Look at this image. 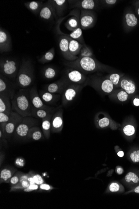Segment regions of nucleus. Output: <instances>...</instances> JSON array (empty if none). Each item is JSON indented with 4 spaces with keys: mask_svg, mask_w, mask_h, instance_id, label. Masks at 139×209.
I'll return each instance as SVG.
<instances>
[{
    "mask_svg": "<svg viewBox=\"0 0 139 209\" xmlns=\"http://www.w3.org/2000/svg\"><path fill=\"white\" fill-rule=\"evenodd\" d=\"M11 102L13 111L16 112L23 118L31 117L33 106L30 98L28 90L20 89L15 95Z\"/></svg>",
    "mask_w": 139,
    "mask_h": 209,
    "instance_id": "obj_1",
    "label": "nucleus"
},
{
    "mask_svg": "<svg viewBox=\"0 0 139 209\" xmlns=\"http://www.w3.org/2000/svg\"><path fill=\"white\" fill-rule=\"evenodd\" d=\"M33 66L29 60L22 62L17 77L18 85L22 89L29 87L34 80Z\"/></svg>",
    "mask_w": 139,
    "mask_h": 209,
    "instance_id": "obj_2",
    "label": "nucleus"
},
{
    "mask_svg": "<svg viewBox=\"0 0 139 209\" xmlns=\"http://www.w3.org/2000/svg\"><path fill=\"white\" fill-rule=\"evenodd\" d=\"M39 124V121L32 116L23 118V120L18 125L14 133L15 140L18 141L26 140L30 129Z\"/></svg>",
    "mask_w": 139,
    "mask_h": 209,
    "instance_id": "obj_3",
    "label": "nucleus"
},
{
    "mask_svg": "<svg viewBox=\"0 0 139 209\" xmlns=\"http://www.w3.org/2000/svg\"><path fill=\"white\" fill-rule=\"evenodd\" d=\"M18 62L12 58H3L0 62L1 74L9 78H14L18 73Z\"/></svg>",
    "mask_w": 139,
    "mask_h": 209,
    "instance_id": "obj_4",
    "label": "nucleus"
},
{
    "mask_svg": "<svg viewBox=\"0 0 139 209\" xmlns=\"http://www.w3.org/2000/svg\"><path fill=\"white\" fill-rule=\"evenodd\" d=\"M23 117L12 111L10 120L3 126H1V129L7 140H9L13 135L16 129L23 120Z\"/></svg>",
    "mask_w": 139,
    "mask_h": 209,
    "instance_id": "obj_5",
    "label": "nucleus"
},
{
    "mask_svg": "<svg viewBox=\"0 0 139 209\" xmlns=\"http://www.w3.org/2000/svg\"><path fill=\"white\" fill-rule=\"evenodd\" d=\"M30 98L33 107L36 109H46L53 110L56 108V107L47 105L43 103L40 97L37 89L35 87H33L29 90Z\"/></svg>",
    "mask_w": 139,
    "mask_h": 209,
    "instance_id": "obj_6",
    "label": "nucleus"
},
{
    "mask_svg": "<svg viewBox=\"0 0 139 209\" xmlns=\"http://www.w3.org/2000/svg\"><path fill=\"white\" fill-rule=\"evenodd\" d=\"M64 126L63 112L57 107L53 114L51 119V132L52 133H59L61 131Z\"/></svg>",
    "mask_w": 139,
    "mask_h": 209,
    "instance_id": "obj_7",
    "label": "nucleus"
},
{
    "mask_svg": "<svg viewBox=\"0 0 139 209\" xmlns=\"http://www.w3.org/2000/svg\"><path fill=\"white\" fill-rule=\"evenodd\" d=\"M12 41L10 35L6 31L1 28L0 29V51L8 52L12 49Z\"/></svg>",
    "mask_w": 139,
    "mask_h": 209,
    "instance_id": "obj_8",
    "label": "nucleus"
},
{
    "mask_svg": "<svg viewBox=\"0 0 139 209\" xmlns=\"http://www.w3.org/2000/svg\"><path fill=\"white\" fill-rule=\"evenodd\" d=\"M76 65L86 72H91L95 70L96 68V64L93 58L91 57H82L76 61Z\"/></svg>",
    "mask_w": 139,
    "mask_h": 209,
    "instance_id": "obj_9",
    "label": "nucleus"
},
{
    "mask_svg": "<svg viewBox=\"0 0 139 209\" xmlns=\"http://www.w3.org/2000/svg\"><path fill=\"white\" fill-rule=\"evenodd\" d=\"M39 94L43 103L50 106L56 107L57 103L60 99L59 94L52 93L45 90L40 91Z\"/></svg>",
    "mask_w": 139,
    "mask_h": 209,
    "instance_id": "obj_10",
    "label": "nucleus"
},
{
    "mask_svg": "<svg viewBox=\"0 0 139 209\" xmlns=\"http://www.w3.org/2000/svg\"><path fill=\"white\" fill-rule=\"evenodd\" d=\"M70 39L65 36H62L60 39L59 46L60 49L64 58L68 60H74L78 57L73 56L70 52L69 49Z\"/></svg>",
    "mask_w": 139,
    "mask_h": 209,
    "instance_id": "obj_11",
    "label": "nucleus"
},
{
    "mask_svg": "<svg viewBox=\"0 0 139 209\" xmlns=\"http://www.w3.org/2000/svg\"><path fill=\"white\" fill-rule=\"evenodd\" d=\"M12 99L9 95L0 93V112L10 114L12 112Z\"/></svg>",
    "mask_w": 139,
    "mask_h": 209,
    "instance_id": "obj_12",
    "label": "nucleus"
},
{
    "mask_svg": "<svg viewBox=\"0 0 139 209\" xmlns=\"http://www.w3.org/2000/svg\"><path fill=\"white\" fill-rule=\"evenodd\" d=\"M66 87L65 82L64 81L60 80L47 84L45 87L44 90L52 93L62 95Z\"/></svg>",
    "mask_w": 139,
    "mask_h": 209,
    "instance_id": "obj_13",
    "label": "nucleus"
},
{
    "mask_svg": "<svg viewBox=\"0 0 139 209\" xmlns=\"http://www.w3.org/2000/svg\"><path fill=\"white\" fill-rule=\"evenodd\" d=\"M0 93L6 94L12 100L15 95L12 85L9 83L5 77L2 74L0 76Z\"/></svg>",
    "mask_w": 139,
    "mask_h": 209,
    "instance_id": "obj_14",
    "label": "nucleus"
},
{
    "mask_svg": "<svg viewBox=\"0 0 139 209\" xmlns=\"http://www.w3.org/2000/svg\"><path fill=\"white\" fill-rule=\"evenodd\" d=\"M80 87L76 86H71L66 87L62 93V101L63 103H65L66 102H71L73 101L78 91V89Z\"/></svg>",
    "mask_w": 139,
    "mask_h": 209,
    "instance_id": "obj_15",
    "label": "nucleus"
},
{
    "mask_svg": "<svg viewBox=\"0 0 139 209\" xmlns=\"http://www.w3.org/2000/svg\"><path fill=\"white\" fill-rule=\"evenodd\" d=\"M13 167L6 166L2 169L0 173V183H9L13 176L16 172Z\"/></svg>",
    "mask_w": 139,
    "mask_h": 209,
    "instance_id": "obj_16",
    "label": "nucleus"
},
{
    "mask_svg": "<svg viewBox=\"0 0 139 209\" xmlns=\"http://www.w3.org/2000/svg\"><path fill=\"white\" fill-rule=\"evenodd\" d=\"M51 3L48 2L44 5L41 8L39 13V16L42 19L45 20H49L53 18L54 15V10Z\"/></svg>",
    "mask_w": 139,
    "mask_h": 209,
    "instance_id": "obj_17",
    "label": "nucleus"
},
{
    "mask_svg": "<svg viewBox=\"0 0 139 209\" xmlns=\"http://www.w3.org/2000/svg\"><path fill=\"white\" fill-rule=\"evenodd\" d=\"M43 132L41 128L37 126L32 127L29 131L26 140L30 141L40 140L44 138Z\"/></svg>",
    "mask_w": 139,
    "mask_h": 209,
    "instance_id": "obj_18",
    "label": "nucleus"
},
{
    "mask_svg": "<svg viewBox=\"0 0 139 209\" xmlns=\"http://www.w3.org/2000/svg\"><path fill=\"white\" fill-rule=\"evenodd\" d=\"M53 110L36 109L32 107V116L37 119H44L50 115L53 114L56 109Z\"/></svg>",
    "mask_w": 139,
    "mask_h": 209,
    "instance_id": "obj_19",
    "label": "nucleus"
},
{
    "mask_svg": "<svg viewBox=\"0 0 139 209\" xmlns=\"http://www.w3.org/2000/svg\"><path fill=\"white\" fill-rule=\"evenodd\" d=\"M53 114L42 119V129L45 138H50L51 129V119Z\"/></svg>",
    "mask_w": 139,
    "mask_h": 209,
    "instance_id": "obj_20",
    "label": "nucleus"
},
{
    "mask_svg": "<svg viewBox=\"0 0 139 209\" xmlns=\"http://www.w3.org/2000/svg\"><path fill=\"white\" fill-rule=\"evenodd\" d=\"M82 45L77 40L70 39L69 49L71 54L75 57H77V55L80 53Z\"/></svg>",
    "mask_w": 139,
    "mask_h": 209,
    "instance_id": "obj_21",
    "label": "nucleus"
},
{
    "mask_svg": "<svg viewBox=\"0 0 139 209\" xmlns=\"http://www.w3.org/2000/svg\"><path fill=\"white\" fill-rule=\"evenodd\" d=\"M68 77L70 81L75 83H81L83 82L85 78L83 74L78 70H72L68 72Z\"/></svg>",
    "mask_w": 139,
    "mask_h": 209,
    "instance_id": "obj_22",
    "label": "nucleus"
},
{
    "mask_svg": "<svg viewBox=\"0 0 139 209\" xmlns=\"http://www.w3.org/2000/svg\"><path fill=\"white\" fill-rule=\"evenodd\" d=\"M94 21V17L90 14H84L80 18V24L83 29L89 28Z\"/></svg>",
    "mask_w": 139,
    "mask_h": 209,
    "instance_id": "obj_23",
    "label": "nucleus"
},
{
    "mask_svg": "<svg viewBox=\"0 0 139 209\" xmlns=\"http://www.w3.org/2000/svg\"><path fill=\"white\" fill-rule=\"evenodd\" d=\"M26 7L34 13H37L41 11L42 7V2L32 1L25 3Z\"/></svg>",
    "mask_w": 139,
    "mask_h": 209,
    "instance_id": "obj_24",
    "label": "nucleus"
},
{
    "mask_svg": "<svg viewBox=\"0 0 139 209\" xmlns=\"http://www.w3.org/2000/svg\"><path fill=\"white\" fill-rule=\"evenodd\" d=\"M120 86L127 94H132L135 92V86L132 81L123 80L120 83Z\"/></svg>",
    "mask_w": 139,
    "mask_h": 209,
    "instance_id": "obj_25",
    "label": "nucleus"
},
{
    "mask_svg": "<svg viewBox=\"0 0 139 209\" xmlns=\"http://www.w3.org/2000/svg\"><path fill=\"white\" fill-rule=\"evenodd\" d=\"M55 55L54 48H51L47 51L38 60V61L42 64L49 62L54 59Z\"/></svg>",
    "mask_w": 139,
    "mask_h": 209,
    "instance_id": "obj_26",
    "label": "nucleus"
},
{
    "mask_svg": "<svg viewBox=\"0 0 139 209\" xmlns=\"http://www.w3.org/2000/svg\"><path fill=\"white\" fill-rule=\"evenodd\" d=\"M57 71L56 69L52 66L46 67L43 71V75L44 77L48 80H51L56 77Z\"/></svg>",
    "mask_w": 139,
    "mask_h": 209,
    "instance_id": "obj_27",
    "label": "nucleus"
},
{
    "mask_svg": "<svg viewBox=\"0 0 139 209\" xmlns=\"http://www.w3.org/2000/svg\"><path fill=\"white\" fill-rule=\"evenodd\" d=\"M30 184L27 180H24V181H22L21 182H19L18 184L11 186L10 192L24 190Z\"/></svg>",
    "mask_w": 139,
    "mask_h": 209,
    "instance_id": "obj_28",
    "label": "nucleus"
},
{
    "mask_svg": "<svg viewBox=\"0 0 139 209\" xmlns=\"http://www.w3.org/2000/svg\"><path fill=\"white\" fill-rule=\"evenodd\" d=\"M65 26L68 29L73 31L79 28V23L78 19L75 17H73L68 20Z\"/></svg>",
    "mask_w": 139,
    "mask_h": 209,
    "instance_id": "obj_29",
    "label": "nucleus"
},
{
    "mask_svg": "<svg viewBox=\"0 0 139 209\" xmlns=\"http://www.w3.org/2000/svg\"><path fill=\"white\" fill-rule=\"evenodd\" d=\"M114 84L110 80H106L103 81L101 84V89L104 92L111 93L113 90Z\"/></svg>",
    "mask_w": 139,
    "mask_h": 209,
    "instance_id": "obj_30",
    "label": "nucleus"
},
{
    "mask_svg": "<svg viewBox=\"0 0 139 209\" xmlns=\"http://www.w3.org/2000/svg\"><path fill=\"white\" fill-rule=\"evenodd\" d=\"M126 21L127 25L130 27H134L137 24V19L135 15L127 13L126 15Z\"/></svg>",
    "mask_w": 139,
    "mask_h": 209,
    "instance_id": "obj_31",
    "label": "nucleus"
},
{
    "mask_svg": "<svg viewBox=\"0 0 139 209\" xmlns=\"http://www.w3.org/2000/svg\"><path fill=\"white\" fill-rule=\"evenodd\" d=\"M82 9L86 10H92L95 6V3L93 0H83L80 3Z\"/></svg>",
    "mask_w": 139,
    "mask_h": 209,
    "instance_id": "obj_32",
    "label": "nucleus"
},
{
    "mask_svg": "<svg viewBox=\"0 0 139 209\" xmlns=\"http://www.w3.org/2000/svg\"><path fill=\"white\" fill-rule=\"evenodd\" d=\"M28 173L33 178L34 182L36 184L40 185L45 183L44 179L42 178V177L40 174H37L33 171H30V172H29Z\"/></svg>",
    "mask_w": 139,
    "mask_h": 209,
    "instance_id": "obj_33",
    "label": "nucleus"
},
{
    "mask_svg": "<svg viewBox=\"0 0 139 209\" xmlns=\"http://www.w3.org/2000/svg\"><path fill=\"white\" fill-rule=\"evenodd\" d=\"M125 179L126 182L128 183L132 182L134 183H137L139 181V179L137 176L132 172L129 173L126 175Z\"/></svg>",
    "mask_w": 139,
    "mask_h": 209,
    "instance_id": "obj_34",
    "label": "nucleus"
},
{
    "mask_svg": "<svg viewBox=\"0 0 139 209\" xmlns=\"http://www.w3.org/2000/svg\"><path fill=\"white\" fill-rule=\"evenodd\" d=\"M22 173L21 172L18 171V172H16L15 174L13 176L10 181L11 186L18 184L20 182V176H21Z\"/></svg>",
    "mask_w": 139,
    "mask_h": 209,
    "instance_id": "obj_35",
    "label": "nucleus"
},
{
    "mask_svg": "<svg viewBox=\"0 0 139 209\" xmlns=\"http://www.w3.org/2000/svg\"><path fill=\"white\" fill-rule=\"evenodd\" d=\"M82 29L80 28L79 27L71 32V34H70V36L73 39L76 40L80 39V38L82 37Z\"/></svg>",
    "mask_w": 139,
    "mask_h": 209,
    "instance_id": "obj_36",
    "label": "nucleus"
},
{
    "mask_svg": "<svg viewBox=\"0 0 139 209\" xmlns=\"http://www.w3.org/2000/svg\"><path fill=\"white\" fill-rule=\"evenodd\" d=\"M11 113L10 114H8L3 113V112H0V124H1V126H3L10 120L11 118Z\"/></svg>",
    "mask_w": 139,
    "mask_h": 209,
    "instance_id": "obj_37",
    "label": "nucleus"
},
{
    "mask_svg": "<svg viewBox=\"0 0 139 209\" xmlns=\"http://www.w3.org/2000/svg\"><path fill=\"white\" fill-rule=\"evenodd\" d=\"M123 132L127 136H131L135 132V128L132 125H127L124 127Z\"/></svg>",
    "mask_w": 139,
    "mask_h": 209,
    "instance_id": "obj_38",
    "label": "nucleus"
},
{
    "mask_svg": "<svg viewBox=\"0 0 139 209\" xmlns=\"http://www.w3.org/2000/svg\"><path fill=\"white\" fill-rule=\"evenodd\" d=\"M39 191L50 192L55 189L54 187L46 183H43L39 185Z\"/></svg>",
    "mask_w": 139,
    "mask_h": 209,
    "instance_id": "obj_39",
    "label": "nucleus"
},
{
    "mask_svg": "<svg viewBox=\"0 0 139 209\" xmlns=\"http://www.w3.org/2000/svg\"><path fill=\"white\" fill-rule=\"evenodd\" d=\"M119 79H120V76L119 74H117V73H113V74H111L110 76V78H109V80H111L113 84L115 85H117L118 84Z\"/></svg>",
    "mask_w": 139,
    "mask_h": 209,
    "instance_id": "obj_40",
    "label": "nucleus"
},
{
    "mask_svg": "<svg viewBox=\"0 0 139 209\" xmlns=\"http://www.w3.org/2000/svg\"><path fill=\"white\" fill-rule=\"evenodd\" d=\"M80 53V54H81V57H91L92 55L91 52L90 50L89 49L86 47L82 48V47Z\"/></svg>",
    "mask_w": 139,
    "mask_h": 209,
    "instance_id": "obj_41",
    "label": "nucleus"
},
{
    "mask_svg": "<svg viewBox=\"0 0 139 209\" xmlns=\"http://www.w3.org/2000/svg\"><path fill=\"white\" fill-rule=\"evenodd\" d=\"M118 99L121 102H125L127 100L128 98V95L126 91H123L119 92L118 95Z\"/></svg>",
    "mask_w": 139,
    "mask_h": 209,
    "instance_id": "obj_42",
    "label": "nucleus"
},
{
    "mask_svg": "<svg viewBox=\"0 0 139 209\" xmlns=\"http://www.w3.org/2000/svg\"><path fill=\"white\" fill-rule=\"evenodd\" d=\"M39 185L36 184L30 185L27 188L24 189V191L26 192H31L36 191L39 189Z\"/></svg>",
    "mask_w": 139,
    "mask_h": 209,
    "instance_id": "obj_43",
    "label": "nucleus"
},
{
    "mask_svg": "<svg viewBox=\"0 0 139 209\" xmlns=\"http://www.w3.org/2000/svg\"><path fill=\"white\" fill-rule=\"evenodd\" d=\"M99 125L101 128L107 127L110 124V121L107 118H104L100 119L98 122Z\"/></svg>",
    "mask_w": 139,
    "mask_h": 209,
    "instance_id": "obj_44",
    "label": "nucleus"
},
{
    "mask_svg": "<svg viewBox=\"0 0 139 209\" xmlns=\"http://www.w3.org/2000/svg\"><path fill=\"white\" fill-rule=\"evenodd\" d=\"M130 158L134 162H139V150L132 153L130 155Z\"/></svg>",
    "mask_w": 139,
    "mask_h": 209,
    "instance_id": "obj_45",
    "label": "nucleus"
},
{
    "mask_svg": "<svg viewBox=\"0 0 139 209\" xmlns=\"http://www.w3.org/2000/svg\"><path fill=\"white\" fill-rule=\"evenodd\" d=\"M119 185L116 183L111 184L110 186V191L112 192H116L119 191Z\"/></svg>",
    "mask_w": 139,
    "mask_h": 209,
    "instance_id": "obj_46",
    "label": "nucleus"
},
{
    "mask_svg": "<svg viewBox=\"0 0 139 209\" xmlns=\"http://www.w3.org/2000/svg\"><path fill=\"white\" fill-rule=\"evenodd\" d=\"M0 140H1V142H3V143L7 144V140L5 137L4 134H3L1 129H0Z\"/></svg>",
    "mask_w": 139,
    "mask_h": 209,
    "instance_id": "obj_47",
    "label": "nucleus"
},
{
    "mask_svg": "<svg viewBox=\"0 0 139 209\" xmlns=\"http://www.w3.org/2000/svg\"><path fill=\"white\" fill-rule=\"evenodd\" d=\"M30 174L29 173L26 174V173H22L21 176H20V182H21L22 181H24V180H27Z\"/></svg>",
    "mask_w": 139,
    "mask_h": 209,
    "instance_id": "obj_48",
    "label": "nucleus"
},
{
    "mask_svg": "<svg viewBox=\"0 0 139 209\" xmlns=\"http://www.w3.org/2000/svg\"><path fill=\"white\" fill-rule=\"evenodd\" d=\"M27 181H28L30 185L34 184H35V182H34V180H33V178L32 177L30 174L29 177L28 179H27Z\"/></svg>",
    "mask_w": 139,
    "mask_h": 209,
    "instance_id": "obj_49",
    "label": "nucleus"
},
{
    "mask_svg": "<svg viewBox=\"0 0 139 209\" xmlns=\"http://www.w3.org/2000/svg\"><path fill=\"white\" fill-rule=\"evenodd\" d=\"M116 0H106L105 3L109 5H114L116 3Z\"/></svg>",
    "mask_w": 139,
    "mask_h": 209,
    "instance_id": "obj_50",
    "label": "nucleus"
},
{
    "mask_svg": "<svg viewBox=\"0 0 139 209\" xmlns=\"http://www.w3.org/2000/svg\"><path fill=\"white\" fill-rule=\"evenodd\" d=\"M123 170L121 167H119V168H117V172L118 174H121L123 173Z\"/></svg>",
    "mask_w": 139,
    "mask_h": 209,
    "instance_id": "obj_51",
    "label": "nucleus"
},
{
    "mask_svg": "<svg viewBox=\"0 0 139 209\" xmlns=\"http://www.w3.org/2000/svg\"><path fill=\"white\" fill-rule=\"evenodd\" d=\"M133 103L134 105L136 106H139V99L136 98L133 101Z\"/></svg>",
    "mask_w": 139,
    "mask_h": 209,
    "instance_id": "obj_52",
    "label": "nucleus"
},
{
    "mask_svg": "<svg viewBox=\"0 0 139 209\" xmlns=\"http://www.w3.org/2000/svg\"><path fill=\"white\" fill-rule=\"evenodd\" d=\"M118 156H119V157H123V156L124 155L123 151H119V152H118Z\"/></svg>",
    "mask_w": 139,
    "mask_h": 209,
    "instance_id": "obj_53",
    "label": "nucleus"
},
{
    "mask_svg": "<svg viewBox=\"0 0 139 209\" xmlns=\"http://www.w3.org/2000/svg\"><path fill=\"white\" fill-rule=\"evenodd\" d=\"M135 192L137 193H139V186L135 188Z\"/></svg>",
    "mask_w": 139,
    "mask_h": 209,
    "instance_id": "obj_54",
    "label": "nucleus"
},
{
    "mask_svg": "<svg viewBox=\"0 0 139 209\" xmlns=\"http://www.w3.org/2000/svg\"><path fill=\"white\" fill-rule=\"evenodd\" d=\"M137 12H138V15H139V8L138 9Z\"/></svg>",
    "mask_w": 139,
    "mask_h": 209,
    "instance_id": "obj_55",
    "label": "nucleus"
}]
</instances>
